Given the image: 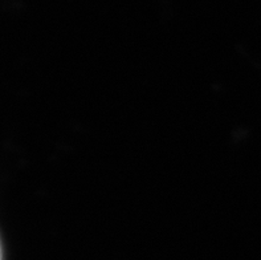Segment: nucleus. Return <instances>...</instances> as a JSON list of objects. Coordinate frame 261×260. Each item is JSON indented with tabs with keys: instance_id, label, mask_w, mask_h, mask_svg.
Here are the masks:
<instances>
[{
	"instance_id": "f257e3e1",
	"label": "nucleus",
	"mask_w": 261,
	"mask_h": 260,
	"mask_svg": "<svg viewBox=\"0 0 261 260\" xmlns=\"http://www.w3.org/2000/svg\"><path fill=\"white\" fill-rule=\"evenodd\" d=\"M0 260H3V254H2V244H0Z\"/></svg>"
}]
</instances>
